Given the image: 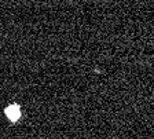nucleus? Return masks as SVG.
I'll use <instances>...</instances> for the list:
<instances>
[{"instance_id": "1", "label": "nucleus", "mask_w": 154, "mask_h": 139, "mask_svg": "<svg viewBox=\"0 0 154 139\" xmlns=\"http://www.w3.org/2000/svg\"><path fill=\"white\" fill-rule=\"evenodd\" d=\"M4 114L8 119L10 123H18L19 119L22 117V110H21V106L18 103H11L7 107H4Z\"/></svg>"}]
</instances>
